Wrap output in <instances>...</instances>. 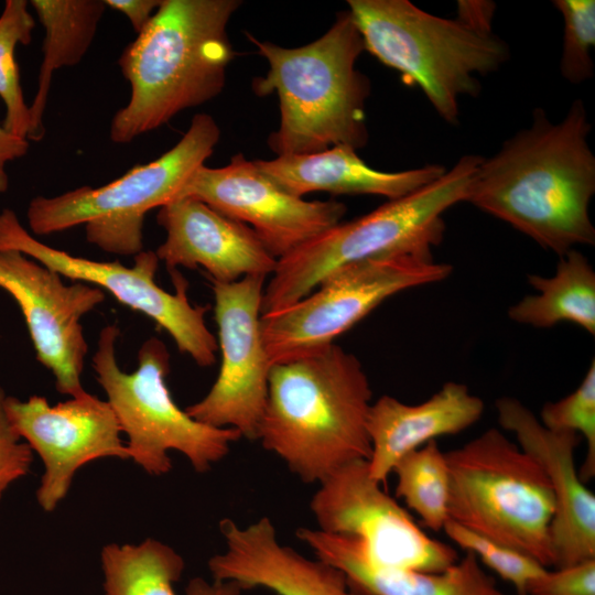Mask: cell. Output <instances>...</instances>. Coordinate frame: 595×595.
Returning <instances> with one entry per match:
<instances>
[{"mask_svg": "<svg viewBox=\"0 0 595 595\" xmlns=\"http://www.w3.org/2000/svg\"><path fill=\"white\" fill-rule=\"evenodd\" d=\"M496 11V4L487 0H459L457 1L456 20L464 25L480 32L493 33L491 24Z\"/></svg>", "mask_w": 595, "mask_h": 595, "instance_id": "obj_33", "label": "cell"}, {"mask_svg": "<svg viewBox=\"0 0 595 595\" xmlns=\"http://www.w3.org/2000/svg\"><path fill=\"white\" fill-rule=\"evenodd\" d=\"M7 393L0 387V500L11 484L31 468L33 451L11 425L6 412Z\"/></svg>", "mask_w": 595, "mask_h": 595, "instance_id": "obj_32", "label": "cell"}, {"mask_svg": "<svg viewBox=\"0 0 595 595\" xmlns=\"http://www.w3.org/2000/svg\"><path fill=\"white\" fill-rule=\"evenodd\" d=\"M526 595H595V559L544 570L530 581Z\"/></svg>", "mask_w": 595, "mask_h": 595, "instance_id": "obj_31", "label": "cell"}, {"mask_svg": "<svg viewBox=\"0 0 595 595\" xmlns=\"http://www.w3.org/2000/svg\"><path fill=\"white\" fill-rule=\"evenodd\" d=\"M553 6L563 18L561 75L571 84L584 83L594 75L595 1L554 0Z\"/></svg>", "mask_w": 595, "mask_h": 595, "instance_id": "obj_29", "label": "cell"}, {"mask_svg": "<svg viewBox=\"0 0 595 595\" xmlns=\"http://www.w3.org/2000/svg\"><path fill=\"white\" fill-rule=\"evenodd\" d=\"M29 140L17 137L0 126V193L9 188L7 164L24 156L29 151Z\"/></svg>", "mask_w": 595, "mask_h": 595, "instance_id": "obj_35", "label": "cell"}, {"mask_svg": "<svg viewBox=\"0 0 595 595\" xmlns=\"http://www.w3.org/2000/svg\"><path fill=\"white\" fill-rule=\"evenodd\" d=\"M0 250H18L63 278L110 292L121 304L152 318L170 334L177 349L187 354L199 367L215 364L218 342L205 322L210 306L190 302L188 283L177 269L170 271L174 293L158 285L155 273L160 260L155 251L142 250L134 256L132 267L118 261L76 257L37 240L11 208L0 212Z\"/></svg>", "mask_w": 595, "mask_h": 595, "instance_id": "obj_11", "label": "cell"}, {"mask_svg": "<svg viewBox=\"0 0 595 595\" xmlns=\"http://www.w3.org/2000/svg\"><path fill=\"white\" fill-rule=\"evenodd\" d=\"M246 35L269 65L263 77L253 79V93L279 99L280 123L268 139L277 156L367 144L370 80L356 68L365 45L348 10L337 13L321 37L299 47Z\"/></svg>", "mask_w": 595, "mask_h": 595, "instance_id": "obj_4", "label": "cell"}, {"mask_svg": "<svg viewBox=\"0 0 595 595\" xmlns=\"http://www.w3.org/2000/svg\"><path fill=\"white\" fill-rule=\"evenodd\" d=\"M239 0H162L118 58L131 95L110 122L115 143H129L181 111L218 96L235 57L228 23Z\"/></svg>", "mask_w": 595, "mask_h": 595, "instance_id": "obj_3", "label": "cell"}, {"mask_svg": "<svg viewBox=\"0 0 595 595\" xmlns=\"http://www.w3.org/2000/svg\"><path fill=\"white\" fill-rule=\"evenodd\" d=\"M105 595H176L185 563L170 545L148 538L139 544L102 548Z\"/></svg>", "mask_w": 595, "mask_h": 595, "instance_id": "obj_25", "label": "cell"}, {"mask_svg": "<svg viewBox=\"0 0 595 595\" xmlns=\"http://www.w3.org/2000/svg\"><path fill=\"white\" fill-rule=\"evenodd\" d=\"M4 408L19 436L44 464L36 500L53 511L65 498L76 472L89 462L129 459L121 429L107 401L86 392L51 405L42 396H7Z\"/></svg>", "mask_w": 595, "mask_h": 595, "instance_id": "obj_15", "label": "cell"}, {"mask_svg": "<svg viewBox=\"0 0 595 595\" xmlns=\"http://www.w3.org/2000/svg\"><path fill=\"white\" fill-rule=\"evenodd\" d=\"M53 269L18 250H0V289L20 307L37 360L50 369L55 388L80 397V376L88 351L80 320L105 300L98 286L66 284Z\"/></svg>", "mask_w": 595, "mask_h": 595, "instance_id": "obj_14", "label": "cell"}, {"mask_svg": "<svg viewBox=\"0 0 595 595\" xmlns=\"http://www.w3.org/2000/svg\"><path fill=\"white\" fill-rule=\"evenodd\" d=\"M311 500L318 530L355 539L374 565L440 572L459 558L455 549L429 537L381 485L367 459L354 461L318 484Z\"/></svg>", "mask_w": 595, "mask_h": 595, "instance_id": "obj_12", "label": "cell"}, {"mask_svg": "<svg viewBox=\"0 0 595 595\" xmlns=\"http://www.w3.org/2000/svg\"><path fill=\"white\" fill-rule=\"evenodd\" d=\"M110 7L125 14L134 32L139 34L152 19L162 0H104Z\"/></svg>", "mask_w": 595, "mask_h": 595, "instance_id": "obj_34", "label": "cell"}, {"mask_svg": "<svg viewBox=\"0 0 595 595\" xmlns=\"http://www.w3.org/2000/svg\"><path fill=\"white\" fill-rule=\"evenodd\" d=\"M119 334L115 324L100 331L93 368L121 432L128 436L130 458L149 475L161 476L172 468L169 452L176 451L195 472L209 470L241 434L202 423L178 408L166 385L170 354L159 338L143 342L133 372L122 371L116 358Z\"/></svg>", "mask_w": 595, "mask_h": 595, "instance_id": "obj_9", "label": "cell"}, {"mask_svg": "<svg viewBox=\"0 0 595 595\" xmlns=\"http://www.w3.org/2000/svg\"><path fill=\"white\" fill-rule=\"evenodd\" d=\"M166 238L155 253L170 271L203 268L208 280L230 283L248 275L273 273L274 258L250 226L205 203L183 197L159 208Z\"/></svg>", "mask_w": 595, "mask_h": 595, "instance_id": "obj_18", "label": "cell"}, {"mask_svg": "<svg viewBox=\"0 0 595 595\" xmlns=\"http://www.w3.org/2000/svg\"><path fill=\"white\" fill-rule=\"evenodd\" d=\"M44 28L43 60L37 89L30 106V141H40L45 133L43 116L55 71L77 65L89 50L104 15V0H31Z\"/></svg>", "mask_w": 595, "mask_h": 595, "instance_id": "obj_23", "label": "cell"}, {"mask_svg": "<svg viewBox=\"0 0 595 595\" xmlns=\"http://www.w3.org/2000/svg\"><path fill=\"white\" fill-rule=\"evenodd\" d=\"M452 272L433 257L401 255L344 266L310 294L278 312L261 315L271 366L318 351L401 291L444 280Z\"/></svg>", "mask_w": 595, "mask_h": 595, "instance_id": "obj_10", "label": "cell"}, {"mask_svg": "<svg viewBox=\"0 0 595 595\" xmlns=\"http://www.w3.org/2000/svg\"><path fill=\"white\" fill-rule=\"evenodd\" d=\"M356 151L347 145H336L315 153L255 162L278 186L298 197L326 192L334 195H380L391 201L415 192L446 172L440 164L400 172L378 171L361 160Z\"/></svg>", "mask_w": 595, "mask_h": 595, "instance_id": "obj_22", "label": "cell"}, {"mask_svg": "<svg viewBox=\"0 0 595 595\" xmlns=\"http://www.w3.org/2000/svg\"><path fill=\"white\" fill-rule=\"evenodd\" d=\"M498 422L515 434L518 445L543 467L550 480L555 511L551 524L554 567L595 559V496L581 479L575 432L545 428L522 402L511 397L495 403Z\"/></svg>", "mask_w": 595, "mask_h": 595, "instance_id": "obj_17", "label": "cell"}, {"mask_svg": "<svg viewBox=\"0 0 595 595\" xmlns=\"http://www.w3.org/2000/svg\"><path fill=\"white\" fill-rule=\"evenodd\" d=\"M296 537L365 595H508L468 551L443 571L419 572L371 564L349 537L311 528H299Z\"/></svg>", "mask_w": 595, "mask_h": 595, "instance_id": "obj_21", "label": "cell"}, {"mask_svg": "<svg viewBox=\"0 0 595 595\" xmlns=\"http://www.w3.org/2000/svg\"><path fill=\"white\" fill-rule=\"evenodd\" d=\"M372 391L359 359L332 344L271 366L257 440L305 484L371 453Z\"/></svg>", "mask_w": 595, "mask_h": 595, "instance_id": "obj_2", "label": "cell"}, {"mask_svg": "<svg viewBox=\"0 0 595 595\" xmlns=\"http://www.w3.org/2000/svg\"><path fill=\"white\" fill-rule=\"evenodd\" d=\"M219 531L225 549L208 561L216 581L235 582L244 589L264 588L277 595H356L338 569L280 543L268 517L246 527L225 518Z\"/></svg>", "mask_w": 595, "mask_h": 595, "instance_id": "obj_19", "label": "cell"}, {"mask_svg": "<svg viewBox=\"0 0 595 595\" xmlns=\"http://www.w3.org/2000/svg\"><path fill=\"white\" fill-rule=\"evenodd\" d=\"M29 6L25 0H7L0 13V99L6 107L2 127L23 139L30 133L31 116L20 83L15 48L32 41L35 20Z\"/></svg>", "mask_w": 595, "mask_h": 595, "instance_id": "obj_27", "label": "cell"}, {"mask_svg": "<svg viewBox=\"0 0 595 595\" xmlns=\"http://www.w3.org/2000/svg\"><path fill=\"white\" fill-rule=\"evenodd\" d=\"M183 197L249 224L277 259L338 224L347 210L338 201H306L285 192L241 153L225 166L198 167L176 199Z\"/></svg>", "mask_w": 595, "mask_h": 595, "instance_id": "obj_16", "label": "cell"}, {"mask_svg": "<svg viewBox=\"0 0 595 595\" xmlns=\"http://www.w3.org/2000/svg\"><path fill=\"white\" fill-rule=\"evenodd\" d=\"M484 407L466 385L453 381L419 404H407L388 394L380 397L368 416L371 479L386 483L400 458L437 436L469 428L480 419Z\"/></svg>", "mask_w": 595, "mask_h": 595, "instance_id": "obj_20", "label": "cell"}, {"mask_svg": "<svg viewBox=\"0 0 595 595\" xmlns=\"http://www.w3.org/2000/svg\"><path fill=\"white\" fill-rule=\"evenodd\" d=\"M448 519L549 569L552 487L542 465L498 429L445 453Z\"/></svg>", "mask_w": 595, "mask_h": 595, "instance_id": "obj_7", "label": "cell"}, {"mask_svg": "<svg viewBox=\"0 0 595 595\" xmlns=\"http://www.w3.org/2000/svg\"><path fill=\"white\" fill-rule=\"evenodd\" d=\"M220 129L207 113L193 117L181 140L158 159L137 164L100 187L83 186L53 197L31 199L26 219L32 235L46 236L85 225L86 239L106 252L136 256L143 250V221L153 208L176 199L212 155Z\"/></svg>", "mask_w": 595, "mask_h": 595, "instance_id": "obj_8", "label": "cell"}, {"mask_svg": "<svg viewBox=\"0 0 595 595\" xmlns=\"http://www.w3.org/2000/svg\"><path fill=\"white\" fill-rule=\"evenodd\" d=\"M396 495L433 531L443 530L448 519V468L445 453L432 440L398 461Z\"/></svg>", "mask_w": 595, "mask_h": 595, "instance_id": "obj_26", "label": "cell"}, {"mask_svg": "<svg viewBox=\"0 0 595 595\" xmlns=\"http://www.w3.org/2000/svg\"><path fill=\"white\" fill-rule=\"evenodd\" d=\"M540 422L553 431L575 432L586 442V456L578 469L587 483L595 475V360L593 359L583 381L569 396L542 407Z\"/></svg>", "mask_w": 595, "mask_h": 595, "instance_id": "obj_28", "label": "cell"}, {"mask_svg": "<svg viewBox=\"0 0 595 595\" xmlns=\"http://www.w3.org/2000/svg\"><path fill=\"white\" fill-rule=\"evenodd\" d=\"M365 50L419 86L439 116L457 125L458 101L480 91L476 75L499 69L509 47L494 33L428 13L408 0H348Z\"/></svg>", "mask_w": 595, "mask_h": 595, "instance_id": "obj_6", "label": "cell"}, {"mask_svg": "<svg viewBox=\"0 0 595 595\" xmlns=\"http://www.w3.org/2000/svg\"><path fill=\"white\" fill-rule=\"evenodd\" d=\"M266 278L248 275L230 283L209 280L221 365L207 394L185 411L216 428H231L256 441L266 405L271 364L261 335Z\"/></svg>", "mask_w": 595, "mask_h": 595, "instance_id": "obj_13", "label": "cell"}, {"mask_svg": "<svg viewBox=\"0 0 595 595\" xmlns=\"http://www.w3.org/2000/svg\"><path fill=\"white\" fill-rule=\"evenodd\" d=\"M482 159L465 154L434 182L354 220L339 221L278 259L264 286L261 315L290 306L344 266L401 255L432 257V248L443 239V214L466 202Z\"/></svg>", "mask_w": 595, "mask_h": 595, "instance_id": "obj_5", "label": "cell"}, {"mask_svg": "<svg viewBox=\"0 0 595 595\" xmlns=\"http://www.w3.org/2000/svg\"><path fill=\"white\" fill-rule=\"evenodd\" d=\"M244 588L229 581L207 582L203 577L192 578L185 589V595H240Z\"/></svg>", "mask_w": 595, "mask_h": 595, "instance_id": "obj_36", "label": "cell"}, {"mask_svg": "<svg viewBox=\"0 0 595 595\" xmlns=\"http://www.w3.org/2000/svg\"><path fill=\"white\" fill-rule=\"evenodd\" d=\"M443 530L454 543L472 552L479 562L511 584L518 595H526L530 581L547 570L533 559L479 536L450 519Z\"/></svg>", "mask_w": 595, "mask_h": 595, "instance_id": "obj_30", "label": "cell"}, {"mask_svg": "<svg viewBox=\"0 0 595 595\" xmlns=\"http://www.w3.org/2000/svg\"><path fill=\"white\" fill-rule=\"evenodd\" d=\"M528 281L538 293L510 306L512 321L540 328L570 322L595 334V271L583 253L572 249L560 256L554 275Z\"/></svg>", "mask_w": 595, "mask_h": 595, "instance_id": "obj_24", "label": "cell"}, {"mask_svg": "<svg viewBox=\"0 0 595 595\" xmlns=\"http://www.w3.org/2000/svg\"><path fill=\"white\" fill-rule=\"evenodd\" d=\"M583 100L559 122L536 108L529 127L483 158L466 202L504 220L559 256L595 244L589 204L595 193V155Z\"/></svg>", "mask_w": 595, "mask_h": 595, "instance_id": "obj_1", "label": "cell"}]
</instances>
